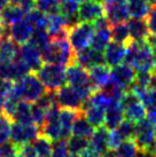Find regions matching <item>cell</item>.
<instances>
[{"label": "cell", "instance_id": "6da1fadb", "mask_svg": "<svg viewBox=\"0 0 156 157\" xmlns=\"http://www.w3.org/2000/svg\"><path fill=\"white\" fill-rule=\"evenodd\" d=\"M125 63L137 72H153L156 70L153 51L147 41H131L126 46Z\"/></svg>", "mask_w": 156, "mask_h": 157}, {"label": "cell", "instance_id": "7a4b0ae2", "mask_svg": "<svg viewBox=\"0 0 156 157\" xmlns=\"http://www.w3.org/2000/svg\"><path fill=\"white\" fill-rule=\"evenodd\" d=\"M40 52L44 63L59 64L67 68L75 62L76 53L70 46L68 38L52 39L51 43L46 47H44Z\"/></svg>", "mask_w": 156, "mask_h": 157}, {"label": "cell", "instance_id": "3957f363", "mask_svg": "<svg viewBox=\"0 0 156 157\" xmlns=\"http://www.w3.org/2000/svg\"><path fill=\"white\" fill-rule=\"evenodd\" d=\"M67 83L80 94L84 102L88 100L90 96L96 92L91 84L88 70L76 63L67 67Z\"/></svg>", "mask_w": 156, "mask_h": 157}, {"label": "cell", "instance_id": "277c9868", "mask_svg": "<svg viewBox=\"0 0 156 157\" xmlns=\"http://www.w3.org/2000/svg\"><path fill=\"white\" fill-rule=\"evenodd\" d=\"M36 75L47 91L55 92L67 83V68L63 66L44 63Z\"/></svg>", "mask_w": 156, "mask_h": 157}, {"label": "cell", "instance_id": "5b68a950", "mask_svg": "<svg viewBox=\"0 0 156 157\" xmlns=\"http://www.w3.org/2000/svg\"><path fill=\"white\" fill-rule=\"evenodd\" d=\"M133 141L139 150L150 151L156 155V130L147 117L135 123V131Z\"/></svg>", "mask_w": 156, "mask_h": 157}, {"label": "cell", "instance_id": "8992f818", "mask_svg": "<svg viewBox=\"0 0 156 157\" xmlns=\"http://www.w3.org/2000/svg\"><path fill=\"white\" fill-rule=\"evenodd\" d=\"M94 32H96V29L93 24L87 22H79L76 25L69 28L68 41L75 53L79 52L86 47H90Z\"/></svg>", "mask_w": 156, "mask_h": 157}, {"label": "cell", "instance_id": "52a82bcc", "mask_svg": "<svg viewBox=\"0 0 156 157\" xmlns=\"http://www.w3.org/2000/svg\"><path fill=\"white\" fill-rule=\"evenodd\" d=\"M16 85L21 93L22 100L30 103L36 102L47 92L44 84L38 78V76L33 72L29 74L25 78H23L20 82H16Z\"/></svg>", "mask_w": 156, "mask_h": 157}, {"label": "cell", "instance_id": "ba28073f", "mask_svg": "<svg viewBox=\"0 0 156 157\" xmlns=\"http://www.w3.org/2000/svg\"><path fill=\"white\" fill-rule=\"evenodd\" d=\"M119 102L124 109V115L126 119L138 123L147 117L146 107L133 91L131 90L125 91Z\"/></svg>", "mask_w": 156, "mask_h": 157}, {"label": "cell", "instance_id": "9c48e42d", "mask_svg": "<svg viewBox=\"0 0 156 157\" xmlns=\"http://www.w3.org/2000/svg\"><path fill=\"white\" fill-rule=\"evenodd\" d=\"M40 134V128L35 124H20L12 123L9 141L15 146L21 147L24 144H31Z\"/></svg>", "mask_w": 156, "mask_h": 157}, {"label": "cell", "instance_id": "30bf717a", "mask_svg": "<svg viewBox=\"0 0 156 157\" xmlns=\"http://www.w3.org/2000/svg\"><path fill=\"white\" fill-rule=\"evenodd\" d=\"M57 102L61 109H71L80 111L84 103L80 94L70 85H64L55 91Z\"/></svg>", "mask_w": 156, "mask_h": 157}, {"label": "cell", "instance_id": "8fae6325", "mask_svg": "<svg viewBox=\"0 0 156 157\" xmlns=\"http://www.w3.org/2000/svg\"><path fill=\"white\" fill-rule=\"evenodd\" d=\"M135 76L137 71L125 62L114 67L110 70V79L125 91L132 87V85L135 84Z\"/></svg>", "mask_w": 156, "mask_h": 157}, {"label": "cell", "instance_id": "7c38bea8", "mask_svg": "<svg viewBox=\"0 0 156 157\" xmlns=\"http://www.w3.org/2000/svg\"><path fill=\"white\" fill-rule=\"evenodd\" d=\"M79 20L80 22L93 23L104 16L103 2L100 0H86L79 5Z\"/></svg>", "mask_w": 156, "mask_h": 157}, {"label": "cell", "instance_id": "4fadbf2b", "mask_svg": "<svg viewBox=\"0 0 156 157\" xmlns=\"http://www.w3.org/2000/svg\"><path fill=\"white\" fill-rule=\"evenodd\" d=\"M20 59L29 67L31 72L36 74L44 66L43 57L40 49L30 43L21 45L20 48Z\"/></svg>", "mask_w": 156, "mask_h": 157}, {"label": "cell", "instance_id": "5bb4252c", "mask_svg": "<svg viewBox=\"0 0 156 157\" xmlns=\"http://www.w3.org/2000/svg\"><path fill=\"white\" fill-rule=\"evenodd\" d=\"M76 64L90 70L96 66L106 64L104 55L102 52L96 51L92 47H86L75 54V62Z\"/></svg>", "mask_w": 156, "mask_h": 157}, {"label": "cell", "instance_id": "9a60e30c", "mask_svg": "<svg viewBox=\"0 0 156 157\" xmlns=\"http://www.w3.org/2000/svg\"><path fill=\"white\" fill-rule=\"evenodd\" d=\"M104 17L107 18L110 26L119 23H126L131 18L126 2L110 4L104 6Z\"/></svg>", "mask_w": 156, "mask_h": 157}, {"label": "cell", "instance_id": "2e32d148", "mask_svg": "<svg viewBox=\"0 0 156 157\" xmlns=\"http://www.w3.org/2000/svg\"><path fill=\"white\" fill-rule=\"evenodd\" d=\"M104 62L109 68L122 64L125 61L126 56V46L116 41H111L104 49Z\"/></svg>", "mask_w": 156, "mask_h": 157}, {"label": "cell", "instance_id": "e0dca14e", "mask_svg": "<svg viewBox=\"0 0 156 157\" xmlns=\"http://www.w3.org/2000/svg\"><path fill=\"white\" fill-rule=\"evenodd\" d=\"M33 30H35L33 26L31 25L30 22L24 16V18L14 23L13 25L10 26V38L15 43H18V45L26 44L30 41L31 35H32Z\"/></svg>", "mask_w": 156, "mask_h": 157}, {"label": "cell", "instance_id": "ac0fdd59", "mask_svg": "<svg viewBox=\"0 0 156 157\" xmlns=\"http://www.w3.org/2000/svg\"><path fill=\"white\" fill-rule=\"evenodd\" d=\"M125 119L124 109L122 107L121 102H113L106 109L104 116V127L109 131H113L121 125V123Z\"/></svg>", "mask_w": 156, "mask_h": 157}, {"label": "cell", "instance_id": "d6986e66", "mask_svg": "<svg viewBox=\"0 0 156 157\" xmlns=\"http://www.w3.org/2000/svg\"><path fill=\"white\" fill-rule=\"evenodd\" d=\"M109 133L110 131L108 128L101 126L96 128L90 138V148L100 156L109 149Z\"/></svg>", "mask_w": 156, "mask_h": 157}, {"label": "cell", "instance_id": "ffe728a7", "mask_svg": "<svg viewBox=\"0 0 156 157\" xmlns=\"http://www.w3.org/2000/svg\"><path fill=\"white\" fill-rule=\"evenodd\" d=\"M127 28L130 32V37L132 41H146L149 37L150 32L148 29L147 22L145 18H133L131 17L127 22Z\"/></svg>", "mask_w": 156, "mask_h": 157}, {"label": "cell", "instance_id": "44dd1931", "mask_svg": "<svg viewBox=\"0 0 156 157\" xmlns=\"http://www.w3.org/2000/svg\"><path fill=\"white\" fill-rule=\"evenodd\" d=\"M21 45L12 38L0 40V63H12L20 59Z\"/></svg>", "mask_w": 156, "mask_h": 157}, {"label": "cell", "instance_id": "7402d4cb", "mask_svg": "<svg viewBox=\"0 0 156 157\" xmlns=\"http://www.w3.org/2000/svg\"><path fill=\"white\" fill-rule=\"evenodd\" d=\"M82 111L84 113L87 121L91 123L94 128L104 126V116H106V109L98 107V105H91L88 101H85L83 103Z\"/></svg>", "mask_w": 156, "mask_h": 157}, {"label": "cell", "instance_id": "603a6c76", "mask_svg": "<svg viewBox=\"0 0 156 157\" xmlns=\"http://www.w3.org/2000/svg\"><path fill=\"white\" fill-rule=\"evenodd\" d=\"M110 68L107 64L96 66L88 70L91 84L94 91H98L101 87H103L110 80Z\"/></svg>", "mask_w": 156, "mask_h": 157}, {"label": "cell", "instance_id": "cb8c5ba5", "mask_svg": "<svg viewBox=\"0 0 156 157\" xmlns=\"http://www.w3.org/2000/svg\"><path fill=\"white\" fill-rule=\"evenodd\" d=\"M78 12H79L78 2L74 0H60V13L67 18L69 28L80 22Z\"/></svg>", "mask_w": 156, "mask_h": 157}, {"label": "cell", "instance_id": "d4e9b609", "mask_svg": "<svg viewBox=\"0 0 156 157\" xmlns=\"http://www.w3.org/2000/svg\"><path fill=\"white\" fill-rule=\"evenodd\" d=\"M80 111L71 109L60 110L59 121H60L61 127H62V139L63 140H68L72 135V126H74V123L77 118L78 113Z\"/></svg>", "mask_w": 156, "mask_h": 157}, {"label": "cell", "instance_id": "484cf974", "mask_svg": "<svg viewBox=\"0 0 156 157\" xmlns=\"http://www.w3.org/2000/svg\"><path fill=\"white\" fill-rule=\"evenodd\" d=\"M25 13L22 10L18 5L8 4L0 10V22L6 25H13L14 23L24 18Z\"/></svg>", "mask_w": 156, "mask_h": 157}, {"label": "cell", "instance_id": "4316f807", "mask_svg": "<svg viewBox=\"0 0 156 157\" xmlns=\"http://www.w3.org/2000/svg\"><path fill=\"white\" fill-rule=\"evenodd\" d=\"M111 40H113V38H111L110 26L103 28V29H98L93 35L90 47H92L96 51H99V52H103L107 48V46L111 43Z\"/></svg>", "mask_w": 156, "mask_h": 157}, {"label": "cell", "instance_id": "83f0119b", "mask_svg": "<svg viewBox=\"0 0 156 157\" xmlns=\"http://www.w3.org/2000/svg\"><path fill=\"white\" fill-rule=\"evenodd\" d=\"M94 127L92 126V124L87 118L85 117V115L83 111L78 113L77 118L74 123V126H72V135H77V136H83V138H86L90 139L94 132Z\"/></svg>", "mask_w": 156, "mask_h": 157}, {"label": "cell", "instance_id": "f1b7e54d", "mask_svg": "<svg viewBox=\"0 0 156 157\" xmlns=\"http://www.w3.org/2000/svg\"><path fill=\"white\" fill-rule=\"evenodd\" d=\"M127 9L130 16L133 18H145L148 16L150 12V5L148 4L147 0H126Z\"/></svg>", "mask_w": 156, "mask_h": 157}, {"label": "cell", "instance_id": "f546056e", "mask_svg": "<svg viewBox=\"0 0 156 157\" xmlns=\"http://www.w3.org/2000/svg\"><path fill=\"white\" fill-rule=\"evenodd\" d=\"M31 146L38 157H52L53 141L47 136L39 134L38 138L31 142Z\"/></svg>", "mask_w": 156, "mask_h": 157}, {"label": "cell", "instance_id": "4dcf8cb0", "mask_svg": "<svg viewBox=\"0 0 156 157\" xmlns=\"http://www.w3.org/2000/svg\"><path fill=\"white\" fill-rule=\"evenodd\" d=\"M12 121L20 124H33L31 115V103L26 101H21L14 113Z\"/></svg>", "mask_w": 156, "mask_h": 157}, {"label": "cell", "instance_id": "1f68e13d", "mask_svg": "<svg viewBox=\"0 0 156 157\" xmlns=\"http://www.w3.org/2000/svg\"><path fill=\"white\" fill-rule=\"evenodd\" d=\"M29 74H31L29 67L21 59H18L16 61L9 63V79L14 83L25 78Z\"/></svg>", "mask_w": 156, "mask_h": 157}, {"label": "cell", "instance_id": "d6a6232c", "mask_svg": "<svg viewBox=\"0 0 156 157\" xmlns=\"http://www.w3.org/2000/svg\"><path fill=\"white\" fill-rule=\"evenodd\" d=\"M67 147L69 154L74 155H80L90 147V139L77 136V135H71L69 139L67 140Z\"/></svg>", "mask_w": 156, "mask_h": 157}, {"label": "cell", "instance_id": "836d02e7", "mask_svg": "<svg viewBox=\"0 0 156 157\" xmlns=\"http://www.w3.org/2000/svg\"><path fill=\"white\" fill-rule=\"evenodd\" d=\"M110 31H111V38L113 41L119 43L127 46L131 41L130 32H129V28L126 23H119V24H115V25L110 26Z\"/></svg>", "mask_w": 156, "mask_h": 157}, {"label": "cell", "instance_id": "e575fe53", "mask_svg": "<svg viewBox=\"0 0 156 157\" xmlns=\"http://www.w3.org/2000/svg\"><path fill=\"white\" fill-rule=\"evenodd\" d=\"M40 134L47 136L49 140L57 141L62 139V127H61L60 121H53V122H46L40 127Z\"/></svg>", "mask_w": 156, "mask_h": 157}, {"label": "cell", "instance_id": "d590c367", "mask_svg": "<svg viewBox=\"0 0 156 157\" xmlns=\"http://www.w3.org/2000/svg\"><path fill=\"white\" fill-rule=\"evenodd\" d=\"M98 91L103 93L111 102H119L123 94L125 93V90H123L121 86H118L116 83H114L111 79L104 85L103 87H101Z\"/></svg>", "mask_w": 156, "mask_h": 157}, {"label": "cell", "instance_id": "8d00e7d4", "mask_svg": "<svg viewBox=\"0 0 156 157\" xmlns=\"http://www.w3.org/2000/svg\"><path fill=\"white\" fill-rule=\"evenodd\" d=\"M51 40H52V38L48 33L47 29H35L32 35H31L29 43L41 51L44 47H46L51 43Z\"/></svg>", "mask_w": 156, "mask_h": 157}, {"label": "cell", "instance_id": "74e56055", "mask_svg": "<svg viewBox=\"0 0 156 157\" xmlns=\"http://www.w3.org/2000/svg\"><path fill=\"white\" fill-rule=\"evenodd\" d=\"M26 20L33 26V29H47L48 17L46 14L36 8L25 15Z\"/></svg>", "mask_w": 156, "mask_h": 157}, {"label": "cell", "instance_id": "f35d334b", "mask_svg": "<svg viewBox=\"0 0 156 157\" xmlns=\"http://www.w3.org/2000/svg\"><path fill=\"white\" fill-rule=\"evenodd\" d=\"M115 151H116V157H137L139 148L133 139H131L124 141L118 148L115 149Z\"/></svg>", "mask_w": 156, "mask_h": 157}, {"label": "cell", "instance_id": "ab89813d", "mask_svg": "<svg viewBox=\"0 0 156 157\" xmlns=\"http://www.w3.org/2000/svg\"><path fill=\"white\" fill-rule=\"evenodd\" d=\"M37 9L46 15L60 12V0H37Z\"/></svg>", "mask_w": 156, "mask_h": 157}, {"label": "cell", "instance_id": "60d3db41", "mask_svg": "<svg viewBox=\"0 0 156 157\" xmlns=\"http://www.w3.org/2000/svg\"><path fill=\"white\" fill-rule=\"evenodd\" d=\"M115 130H117V132L121 134V136L125 140V141L126 140H131V139H133V136H135V123L125 118V119L121 123V125L117 127V128H115Z\"/></svg>", "mask_w": 156, "mask_h": 157}, {"label": "cell", "instance_id": "b9f144b4", "mask_svg": "<svg viewBox=\"0 0 156 157\" xmlns=\"http://www.w3.org/2000/svg\"><path fill=\"white\" fill-rule=\"evenodd\" d=\"M10 128H12V119L5 116L4 113L0 115V144L9 141Z\"/></svg>", "mask_w": 156, "mask_h": 157}, {"label": "cell", "instance_id": "7bdbcfd3", "mask_svg": "<svg viewBox=\"0 0 156 157\" xmlns=\"http://www.w3.org/2000/svg\"><path fill=\"white\" fill-rule=\"evenodd\" d=\"M46 111L44 108H41L38 103H31V115H32V123L37 125L40 128L45 124L46 121Z\"/></svg>", "mask_w": 156, "mask_h": 157}, {"label": "cell", "instance_id": "ee69618b", "mask_svg": "<svg viewBox=\"0 0 156 157\" xmlns=\"http://www.w3.org/2000/svg\"><path fill=\"white\" fill-rule=\"evenodd\" d=\"M69 154L67 147V140H57L53 142L52 157H65Z\"/></svg>", "mask_w": 156, "mask_h": 157}, {"label": "cell", "instance_id": "f6af8a7d", "mask_svg": "<svg viewBox=\"0 0 156 157\" xmlns=\"http://www.w3.org/2000/svg\"><path fill=\"white\" fill-rule=\"evenodd\" d=\"M142 103L146 107L147 113H156V91H148L143 98Z\"/></svg>", "mask_w": 156, "mask_h": 157}, {"label": "cell", "instance_id": "bcb514c9", "mask_svg": "<svg viewBox=\"0 0 156 157\" xmlns=\"http://www.w3.org/2000/svg\"><path fill=\"white\" fill-rule=\"evenodd\" d=\"M125 140L121 136V134L117 132V130H113L109 133V149H115L118 148Z\"/></svg>", "mask_w": 156, "mask_h": 157}, {"label": "cell", "instance_id": "7dc6e473", "mask_svg": "<svg viewBox=\"0 0 156 157\" xmlns=\"http://www.w3.org/2000/svg\"><path fill=\"white\" fill-rule=\"evenodd\" d=\"M146 22H147L149 32L152 35H156V6L152 7L148 16L146 17Z\"/></svg>", "mask_w": 156, "mask_h": 157}, {"label": "cell", "instance_id": "c3c4849f", "mask_svg": "<svg viewBox=\"0 0 156 157\" xmlns=\"http://www.w3.org/2000/svg\"><path fill=\"white\" fill-rule=\"evenodd\" d=\"M18 6L22 8V10L25 13H30L31 10L37 8V0H20L18 1Z\"/></svg>", "mask_w": 156, "mask_h": 157}, {"label": "cell", "instance_id": "681fc988", "mask_svg": "<svg viewBox=\"0 0 156 157\" xmlns=\"http://www.w3.org/2000/svg\"><path fill=\"white\" fill-rule=\"evenodd\" d=\"M14 84L15 83L9 80V79H5L0 77V93H2L6 96L10 92V90L13 88Z\"/></svg>", "mask_w": 156, "mask_h": 157}, {"label": "cell", "instance_id": "f907efd6", "mask_svg": "<svg viewBox=\"0 0 156 157\" xmlns=\"http://www.w3.org/2000/svg\"><path fill=\"white\" fill-rule=\"evenodd\" d=\"M146 41H147L148 45H149L150 48H152L153 55H154V60H155V63H156V35H152V33H150Z\"/></svg>", "mask_w": 156, "mask_h": 157}, {"label": "cell", "instance_id": "816d5d0a", "mask_svg": "<svg viewBox=\"0 0 156 157\" xmlns=\"http://www.w3.org/2000/svg\"><path fill=\"white\" fill-rule=\"evenodd\" d=\"M148 90L149 91H156V70L150 72L149 83H148Z\"/></svg>", "mask_w": 156, "mask_h": 157}, {"label": "cell", "instance_id": "f5cc1de1", "mask_svg": "<svg viewBox=\"0 0 156 157\" xmlns=\"http://www.w3.org/2000/svg\"><path fill=\"white\" fill-rule=\"evenodd\" d=\"M79 157H100V155L99 154H96L94 150H92V149L88 147L84 153L79 155Z\"/></svg>", "mask_w": 156, "mask_h": 157}, {"label": "cell", "instance_id": "db71d44e", "mask_svg": "<svg viewBox=\"0 0 156 157\" xmlns=\"http://www.w3.org/2000/svg\"><path fill=\"white\" fill-rule=\"evenodd\" d=\"M100 157H116V151L114 149H108L106 153H103Z\"/></svg>", "mask_w": 156, "mask_h": 157}, {"label": "cell", "instance_id": "11a10c76", "mask_svg": "<svg viewBox=\"0 0 156 157\" xmlns=\"http://www.w3.org/2000/svg\"><path fill=\"white\" fill-rule=\"evenodd\" d=\"M4 103H5V95L2 93H0V115H2V111H4Z\"/></svg>", "mask_w": 156, "mask_h": 157}, {"label": "cell", "instance_id": "9f6ffc18", "mask_svg": "<svg viewBox=\"0 0 156 157\" xmlns=\"http://www.w3.org/2000/svg\"><path fill=\"white\" fill-rule=\"evenodd\" d=\"M9 4V0H0V10Z\"/></svg>", "mask_w": 156, "mask_h": 157}, {"label": "cell", "instance_id": "6f0895ef", "mask_svg": "<svg viewBox=\"0 0 156 157\" xmlns=\"http://www.w3.org/2000/svg\"><path fill=\"white\" fill-rule=\"evenodd\" d=\"M148 4L150 5L152 7H154V6H156V0H147Z\"/></svg>", "mask_w": 156, "mask_h": 157}, {"label": "cell", "instance_id": "680465c9", "mask_svg": "<svg viewBox=\"0 0 156 157\" xmlns=\"http://www.w3.org/2000/svg\"><path fill=\"white\" fill-rule=\"evenodd\" d=\"M65 157H79L78 155H74V154H68Z\"/></svg>", "mask_w": 156, "mask_h": 157}, {"label": "cell", "instance_id": "91938a15", "mask_svg": "<svg viewBox=\"0 0 156 157\" xmlns=\"http://www.w3.org/2000/svg\"><path fill=\"white\" fill-rule=\"evenodd\" d=\"M74 1H76V2H78V4H82V2L86 1V0H74Z\"/></svg>", "mask_w": 156, "mask_h": 157}, {"label": "cell", "instance_id": "94428289", "mask_svg": "<svg viewBox=\"0 0 156 157\" xmlns=\"http://www.w3.org/2000/svg\"><path fill=\"white\" fill-rule=\"evenodd\" d=\"M0 146H1V144H0Z\"/></svg>", "mask_w": 156, "mask_h": 157}, {"label": "cell", "instance_id": "6125c7cd", "mask_svg": "<svg viewBox=\"0 0 156 157\" xmlns=\"http://www.w3.org/2000/svg\"><path fill=\"white\" fill-rule=\"evenodd\" d=\"M100 1H101V0H100Z\"/></svg>", "mask_w": 156, "mask_h": 157}, {"label": "cell", "instance_id": "be15d7a7", "mask_svg": "<svg viewBox=\"0 0 156 157\" xmlns=\"http://www.w3.org/2000/svg\"><path fill=\"white\" fill-rule=\"evenodd\" d=\"M0 23H1V22H0Z\"/></svg>", "mask_w": 156, "mask_h": 157}]
</instances>
